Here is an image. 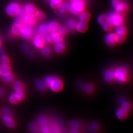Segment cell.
<instances>
[{
  "mask_svg": "<svg viewBox=\"0 0 133 133\" xmlns=\"http://www.w3.org/2000/svg\"><path fill=\"white\" fill-rule=\"evenodd\" d=\"M103 77L105 81L107 82H111L114 80V71L112 70H107L104 72Z\"/></svg>",
  "mask_w": 133,
  "mask_h": 133,
  "instance_id": "obj_15",
  "label": "cell"
},
{
  "mask_svg": "<svg viewBox=\"0 0 133 133\" xmlns=\"http://www.w3.org/2000/svg\"><path fill=\"white\" fill-rule=\"evenodd\" d=\"M58 32L62 36H65L66 35V33H67V29L65 27H60L58 29Z\"/></svg>",
  "mask_w": 133,
  "mask_h": 133,
  "instance_id": "obj_43",
  "label": "cell"
},
{
  "mask_svg": "<svg viewBox=\"0 0 133 133\" xmlns=\"http://www.w3.org/2000/svg\"><path fill=\"white\" fill-rule=\"evenodd\" d=\"M48 2L53 9H57L62 3V0H48Z\"/></svg>",
  "mask_w": 133,
  "mask_h": 133,
  "instance_id": "obj_29",
  "label": "cell"
},
{
  "mask_svg": "<svg viewBox=\"0 0 133 133\" xmlns=\"http://www.w3.org/2000/svg\"><path fill=\"white\" fill-rule=\"evenodd\" d=\"M83 89L87 93H91L94 90L93 85L90 83H86L83 87Z\"/></svg>",
  "mask_w": 133,
  "mask_h": 133,
  "instance_id": "obj_32",
  "label": "cell"
},
{
  "mask_svg": "<svg viewBox=\"0 0 133 133\" xmlns=\"http://www.w3.org/2000/svg\"><path fill=\"white\" fill-rule=\"evenodd\" d=\"M49 32L48 24L42 23L38 26L37 29V34L40 35L43 37L48 35Z\"/></svg>",
  "mask_w": 133,
  "mask_h": 133,
  "instance_id": "obj_14",
  "label": "cell"
},
{
  "mask_svg": "<svg viewBox=\"0 0 133 133\" xmlns=\"http://www.w3.org/2000/svg\"><path fill=\"white\" fill-rule=\"evenodd\" d=\"M126 28L123 24L116 26L115 29V32L116 35H126Z\"/></svg>",
  "mask_w": 133,
  "mask_h": 133,
  "instance_id": "obj_26",
  "label": "cell"
},
{
  "mask_svg": "<svg viewBox=\"0 0 133 133\" xmlns=\"http://www.w3.org/2000/svg\"><path fill=\"white\" fill-rule=\"evenodd\" d=\"M107 16L108 21L112 26L116 27L124 23L123 17L115 11H111Z\"/></svg>",
  "mask_w": 133,
  "mask_h": 133,
  "instance_id": "obj_4",
  "label": "cell"
},
{
  "mask_svg": "<svg viewBox=\"0 0 133 133\" xmlns=\"http://www.w3.org/2000/svg\"><path fill=\"white\" fill-rule=\"evenodd\" d=\"M11 84L15 91L22 90L24 88L23 83L19 81H11Z\"/></svg>",
  "mask_w": 133,
  "mask_h": 133,
  "instance_id": "obj_25",
  "label": "cell"
},
{
  "mask_svg": "<svg viewBox=\"0 0 133 133\" xmlns=\"http://www.w3.org/2000/svg\"><path fill=\"white\" fill-rule=\"evenodd\" d=\"M116 36H117V42L118 43H123L125 40L126 35H119Z\"/></svg>",
  "mask_w": 133,
  "mask_h": 133,
  "instance_id": "obj_42",
  "label": "cell"
},
{
  "mask_svg": "<svg viewBox=\"0 0 133 133\" xmlns=\"http://www.w3.org/2000/svg\"><path fill=\"white\" fill-rule=\"evenodd\" d=\"M21 9L20 5L16 2H12L5 8V12L10 16L17 15Z\"/></svg>",
  "mask_w": 133,
  "mask_h": 133,
  "instance_id": "obj_8",
  "label": "cell"
},
{
  "mask_svg": "<svg viewBox=\"0 0 133 133\" xmlns=\"http://www.w3.org/2000/svg\"><path fill=\"white\" fill-rule=\"evenodd\" d=\"M76 20L74 18H71L68 19L65 23L67 30L70 31H74L76 30Z\"/></svg>",
  "mask_w": 133,
  "mask_h": 133,
  "instance_id": "obj_17",
  "label": "cell"
},
{
  "mask_svg": "<svg viewBox=\"0 0 133 133\" xmlns=\"http://www.w3.org/2000/svg\"><path fill=\"white\" fill-rule=\"evenodd\" d=\"M2 80L5 82H10L14 80V75L10 72L9 74H8L6 75H5L4 76H1Z\"/></svg>",
  "mask_w": 133,
  "mask_h": 133,
  "instance_id": "obj_30",
  "label": "cell"
},
{
  "mask_svg": "<svg viewBox=\"0 0 133 133\" xmlns=\"http://www.w3.org/2000/svg\"><path fill=\"white\" fill-rule=\"evenodd\" d=\"M70 133H78V132L77 131H76V130H72Z\"/></svg>",
  "mask_w": 133,
  "mask_h": 133,
  "instance_id": "obj_49",
  "label": "cell"
},
{
  "mask_svg": "<svg viewBox=\"0 0 133 133\" xmlns=\"http://www.w3.org/2000/svg\"><path fill=\"white\" fill-rule=\"evenodd\" d=\"M54 49L56 52L61 53L65 51V46L62 42L55 43L54 45Z\"/></svg>",
  "mask_w": 133,
  "mask_h": 133,
  "instance_id": "obj_22",
  "label": "cell"
},
{
  "mask_svg": "<svg viewBox=\"0 0 133 133\" xmlns=\"http://www.w3.org/2000/svg\"><path fill=\"white\" fill-rule=\"evenodd\" d=\"M127 112H128L126 111L124 109L120 108V109H118L116 110L115 114H116V117L118 119L123 120V119H125L127 117V115H128Z\"/></svg>",
  "mask_w": 133,
  "mask_h": 133,
  "instance_id": "obj_23",
  "label": "cell"
},
{
  "mask_svg": "<svg viewBox=\"0 0 133 133\" xmlns=\"http://www.w3.org/2000/svg\"><path fill=\"white\" fill-rule=\"evenodd\" d=\"M85 0H70L69 11L74 15H79L85 9Z\"/></svg>",
  "mask_w": 133,
  "mask_h": 133,
  "instance_id": "obj_2",
  "label": "cell"
},
{
  "mask_svg": "<svg viewBox=\"0 0 133 133\" xmlns=\"http://www.w3.org/2000/svg\"><path fill=\"white\" fill-rule=\"evenodd\" d=\"M3 120L5 125L8 127L10 128H12L15 126V121L11 116L4 115L3 116Z\"/></svg>",
  "mask_w": 133,
  "mask_h": 133,
  "instance_id": "obj_16",
  "label": "cell"
},
{
  "mask_svg": "<svg viewBox=\"0 0 133 133\" xmlns=\"http://www.w3.org/2000/svg\"><path fill=\"white\" fill-rule=\"evenodd\" d=\"M23 23H24L22 19L17 17V18L15 19L14 23L12 26V27L11 29V33L16 36L20 35L21 27Z\"/></svg>",
  "mask_w": 133,
  "mask_h": 133,
  "instance_id": "obj_10",
  "label": "cell"
},
{
  "mask_svg": "<svg viewBox=\"0 0 133 133\" xmlns=\"http://www.w3.org/2000/svg\"><path fill=\"white\" fill-rule=\"evenodd\" d=\"M11 69L10 66L7 65H0V76H2L8 74L11 72Z\"/></svg>",
  "mask_w": 133,
  "mask_h": 133,
  "instance_id": "obj_21",
  "label": "cell"
},
{
  "mask_svg": "<svg viewBox=\"0 0 133 133\" xmlns=\"http://www.w3.org/2000/svg\"><path fill=\"white\" fill-rule=\"evenodd\" d=\"M0 113H1V110H0Z\"/></svg>",
  "mask_w": 133,
  "mask_h": 133,
  "instance_id": "obj_52",
  "label": "cell"
},
{
  "mask_svg": "<svg viewBox=\"0 0 133 133\" xmlns=\"http://www.w3.org/2000/svg\"><path fill=\"white\" fill-rule=\"evenodd\" d=\"M102 27H103V29L105 31H110L112 30L113 26L111 25V24H110L109 21H108L104 24H103Z\"/></svg>",
  "mask_w": 133,
  "mask_h": 133,
  "instance_id": "obj_39",
  "label": "cell"
},
{
  "mask_svg": "<svg viewBox=\"0 0 133 133\" xmlns=\"http://www.w3.org/2000/svg\"><path fill=\"white\" fill-rule=\"evenodd\" d=\"M5 94V91L3 88L0 87V98H2Z\"/></svg>",
  "mask_w": 133,
  "mask_h": 133,
  "instance_id": "obj_46",
  "label": "cell"
},
{
  "mask_svg": "<svg viewBox=\"0 0 133 133\" xmlns=\"http://www.w3.org/2000/svg\"><path fill=\"white\" fill-rule=\"evenodd\" d=\"M34 31L32 27L23 23L21 26L20 35L26 39H30L33 36Z\"/></svg>",
  "mask_w": 133,
  "mask_h": 133,
  "instance_id": "obj_7",
  "label": "cell"
},
{
  "mask_svg": "<svg viewBox=\"0 0 133 133\" xmlns=\"http://www.w3.org/2000/svg\"><path fill=\"white\" fill-rule=\"evenodd\" d=\"M35 86L37 89L41 91L45 90L47 88V86L44 81L41 79H38L35 81Z\"/></svg>",
  "mask_w": 133,
  "mask_h": 133,
  "instance_id": "obj_20",
  "label": "cell"
},
{
  "mask_svg": "<svg viewBox=\"0 0 133 133\" xmlns=\"http://www.w3.org/2000/svg\"><path fill=\"white\" fill-rule=\"evenodd\" d=\"M90 128L91 129H92V130L97 131L98 130V129L99 128V124L97 123L94 122V123L91 124Z\"/></svg>",
  "mask_w": 133,
  "mask_h": 133,
  "instance_id": "obj_45",
  "label": "cell"
},
{
  "mask_svg": "<svg viewBox=\"0 0 133 133\" xmlns=\"http://www.w3.org/2000/svg\"><path fill=\"white\" fill-rule=\"evenodd\" d=\"M57 9H58L59 12L61 14H64L66 11H69V4L66 2H62Z\"/></svg>",
  "mask_w": 133,
  "mask_h": 133,
  "instance_id": "obj_27",
  "label": "cell"
},
{
  "mask_svg": "<svg viewBox=\"0 0 133 133\" xmlns=\"http://www.w3.org/2000/svg\"><path fill=\"white\" fill-rule=\"evenodd\" d=\"M105 42L109 46H112L117 43V36L116 34L109 33L105 36Z\"/></svg>",
  "mask_w": 133,
  "mask_h": 133,
  "instance_id": "obj_13",
  "label": "cell"
},
{
  "mask_svg": "<svg viewBox=\"0 0 133 133\" xmlns=\"http://www.w3.org/2000/svg\"><path fill=\"white\" fill-rule=\"evenodd\" d=\"M111 4L116 12L123 16L128 11V5L123 0H111Z\"/></svg>",
  "mask_w": 133,
  "mask_h": 133,
  "instance_id": "obj_3",
  "label": "cell"
},
{
  "mask_svg": "<svg viewBox=\"0 0 133 133\" xmlns=\"http://www.w3.org/2000/svg\"><path fill=\"white\" fill-rule=\"evenodd\" d=\"M128 71L123 68H118L114 71V78L120 82H127L130 79Z\"/></svg>",
  "mask_w": 133,
  "mask_h": 133,
  "instance_id": "obj_5",
  "label": "cell"
},
{
  "mask_svg": "<svg viewBox=\"0 0 133 133\" xmlns=\"http://www.w3.org/2000/svg\"><path fill=\"white\" fill-rule=\"evenodd\" d=\"M97 20H98V22L101 25H103L105 23V22L108 21L107 16L104 15V14H102V15H101L100 16H99L97 18Z\"/></svg>",
  "mask_w": 133,
  "mask_h": 133,
  "instance_id": "obj_33",
  "label": "cell"
},
{
  "mask_svg": "<svg viewBox=\"0 0 133 133\" xmlns=\"http://www.w3.org/2000/svg\"><path fill=\"white\" fill-rule=\"evenodd\" d=\"M124 101H125V99L123 97H119L118 99V103H119V104L122 103Z\"/></svg>",
  "mask_w": 133,
  "mask_h": 133,
  "instance_id": "obj_47",
  "label": "cell"
},
{
  "mask_svg": "<svg viewBox=\"0 0 133 133\" xmlns=\"http://www.w3.org/2000/svg\"><path fill=\"white\" fill-rule=\"evenodd\" d=\"M29 128V130L32 132H37L38 130L39 126L38 124L33 122L30 124Z\"/></svg>",
  "mask_w": 133,
  "mask_h": 133,
  "instance_id": "obj_34",
  "label": "cell"
},
{
  "mask_svg": "<svg viewBox=\"0 0 133 133\" xmlns=\"http://www.w3.org/2000/svg\"><path fill=\"white\" fill-rule=\"evenodd\" d=\"M24 97V94L22 90L15 91L9 96V100L12 104H17L23 100Z\"/></svg>",
  "mask_w": 133,
  "mask_h": 133,
  "instance_id": "obj_9",
  "label": "cell"
},
{
  "mask_svg": "<svg viewBox=\"0 0 133 133\" xmlns=\"http://www.w3.org/2000/svg\"><path fill=\"white\" fill-rule=\"evenodd\" d=\"M22 48H23V49L24 50V51H28V46L27 45L25 44V45H23V46H22Z\"/></svg>",
  "mask_w": 133,
  "mask_h": 133,
  "instance_id": "obj_48",
  "label": "cell"
},
{
  "mask_svg": "<svg viewBox=\"0 0 133 133\" xmlns=\"http://www.w3.org/2000/svg\"><path fill=\"white\" fill-rule=\"evenodd\" d=\"M45 42L48 43H56L62 42L63 41V36L58 32H50L48 35L43 36Z\"/></svg>",
  "mask_w": 133,
  "mask_h": 133,
  "instance_id": "obj_6",
  "label": "cell"
},
{
  "mask_svg": "<svg viewBox=\"0 0 133 133\" xmlns=\"http://www.w3.org/2000/svg\"><path fill=\"white\" fill-rule=\"evenodd\" d=\"M70 125L73 128H78L81 126V123L76 121H72L70 123Z\"/></svg>",
  "mask_w": 133,
  "mask_h": 133,
  "instance_id": "obj_41",
  "label": "cell"
},
{
  "mask_svg": "<svg viewBox=\"0 0 133 133\" xmlns=\"http://www.w3.org/2000/svg\"><path fill=\"white\" fill-rule=\"evenodd\" d=\"M3 53H4V50L3 49H0V54H3Z\"/></svg>",
  "mask_w": 133,
  "mask_h": 133,
  "instance_id": "obj_50",
  "label": "cell"
},
{
  "mask_svg": "<svg viewBox=\"0 0 133 133\" xmlns=\"http://www.w3.org/2000/svg\"><path fill=\"white\" fill-rule=\"evenodd\" d=\"M33 43L35 48L38 49H41L45 44V41L43 37L37 34L34 37Z\"/></svg>",
  "mask_w": 133,
  "mask_h": 133,
  "instance_id": "obj_12",
  "label": "cell"
},
{
  "mask_svg": "<svg viewBox=\"0 0 133 133\" xmlns=\"http://www.w3.org/2000/svg\"><path fill=\"white\" fill-rule=\"evenodd\" d=\"M87 28L88 27H87V24L86 23V22L79 21V22L76 23V30L79 32L81 33L85 32L87 30Z\"/></svg>",
  "mask_w": 133,
  "mask_h": 133,
  "instance_id": "obj_19",
  "label": "cell"
},
{
  "mask_svg": "<svg viewBox=\"0 0 133 133\" xmlns=\"http://www.w3.org/2000/svg\"><path fill=\"white\" fill-rule=\"evenodd\" d=\"M22 20L25 24L28 25L31 27L35 26L37 23V20L34 15L26 14L22 18Z\"/></svg>",
  "mask_w": 133,
  "mask_h": 133,
  "instance_id": "obj_11",
  "label": "cell"
},
{
  "mask_svg": "<svg viewBox=\"0 0 133 133\" xmlns=\"http://www.w3.org/2000/svg\"><path fill=\"white\" fill-rule=\"evenodd\" d=\"M41 52L43 55L45 56H47L50 54V53L51 52V50H50V48L48 46L44 45L43 48H41Z\"/></svg>",
  "mask_w": 133,
  "mask_h": 133,
  "instance_id": "obj_38",
  "label": "cell"
},
{
  "mask_svg": "<svg viewBox=\"0 0 133 133\" xmlns=\"http://www.w3.org/2000/svg\"><path fill=\"white\" fill-rule=\"evenodd\" d=\"M90 18V15L87 12H82L79 14V19L81 21L87 22Z\"/></svg>",
  "mask_w": 133,
  "mask_h": 133,
  "instance_id": "obj_28",
  "label": "cell"
},
{
  "mask_svg": "<svg viewBox=\"0 0 133 133\" xmlns=\"http://www.w3.org/2000/svg\"><path fill=\"white\" fill-rule=\"evenodd\" d=\"M1 45H2V41H1V39L0 38V48L1 46Z\"/></svg>",
  "mask_w": 133,
  "mask_h": 133,
  "instance_id": "obj_51",
  "label": "cell"
},
{
  "mask_svg": "<svg viewBox=\"0 0 133 133\" xmlns=\"http://www.w3.org/2000/svg\"><path fill=\"white\" fill-rule=\"evenodd\" d=\"M35 16L37 20H43L45 18V14L42 11H37L35 14Z\"/></svg>",
  "mask_w": 133,
  "mask_h": 133,
  "instance_id": "obj_35",
  "label": "cell"
},
{
  "mask_svg": "<svg viewBox=\"0 0 133 133\" xmlns=\"http://www.w3.org/2000/svg\"><path fill=\"white\" fill-rule=\"evenodd\" d=\"M120 105H121V108L127 112H128L131 109V104L126 101H124L122 103L120 104Z\"/></svg>",
  "mask_w": 133,
  "mask_h": 133,
  "instance_id": "obj_31",
  "label": "cell"
},
{
  "mask_svg": "<svg viewBox=\"0 0 133 133\" xmlns=\"http://www.w3.org/2000/svg\"><path fill=\"white\" fill-rule=\"evenodd\" d=\"M37 121L39 124L43 125H45L47 123L48 119L46 118V117H45L44 116L41 115V116H39L38 117Z\"/></svg>",
  "mask_w": 133,
  "mask_h": 133,
  "instance_id": "obj_37",
  "label": "cell"
},
{
  "mask_svg": "<svg viewBox=\"0 0 133 133\" xmlns=\"http://www.w3.org/2000/svg\"><path fill=\"white\" fill-rule=\"evenodd\" d=\"M2 114L3 116L6 115V116H11L12 112L11 109L8 108H5L2 110Z\"/></svg>",
  "mask_w": 133,
  "mask_h": 133,
  "instance_id": "obj_40",
  "label": "cell"
},
{
  "mask_svg": "<svg viewBox=\"0 0 133 133\" xmlns=\"http://www.w3.org/2000/svg\"><path fill=\"white\" fill-rule=\"evenodd\" d=\"M10 63V60L6 55L2 54L0 56V63L2 65H7Z\"/></svg>",
  "mask_w": 133,
  "mask_h": 133,
  "instance_id": "obj_36",
  "label": "cell"
},
{
  "mask_svg": "<svg viewBox=\"0 0 133 133\" xmlns=\"http://www.w3.org/2000/svg\"><path fill=\"white\" fill-rule=\"evenodd\" d=\"M48 27L50 32H58V29L60 28L59 23L56 21H51L48 24Z\"/></svg>",
  "mask_w": 133,
  "mask_h": 133,
  "instance_id": "obj_24",
  "label": "cell"
},
{
  "mask_svg": "<svg viewBox=\"0 0 133 133\" xmlns=\"http://www.w3.org/2000/svg\"><path fill=\"white\" fill-rule=\"evenodd\" d=\"M24 10L27 14L35 15L37 11L35 6L31 4H27L24 6Z\"/></svg>",
  "mask_w": 133,
  "mask_h": 133,
  "instance_id": "obj_18",
  "label": "cell"
},
{
  "mask_svg": "<svg viewBox=\"0 0 133 133\" xmlns=\"http://www.w3.org/2000/svg\"><path fill=\"white\" fill-rule=\"evenodd\" d=\"M41 131L42 133H49L50 130L48 127L45 124L42 125L41 128Z\"/></svg>",
  "mask_w": 133,
  "mask_h": 133,
  "instance_id": "obj_44",
  "label": "cell"
},
{
  "mask_svg": "<svg viewBox=\"0 0 133 133\" xmlns=\"http://www.w3.org/2000/svg\"><path fill=\"white\" fill-rule=\"evenodd\" d=\"M44 81L47 87L55 92L61 91L64 87L63 81L56 76H46Z\"/></svg>",
  "mask_w": 133,
  "mask_h": 133,
  "instance_id": "obj_1",
  "label": "cell"
}]
</instances>
